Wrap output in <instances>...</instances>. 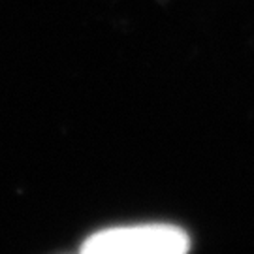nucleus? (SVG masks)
Returning <instances> with one entry per match:
<instances>
[{
	"label": "nucleus",
	"mask_w": 254,
	"mask_h": 254,
	"mask_svg": "<svg viewBox=\"0 0 254 254\" xmlns=\"http://www.w3.org/2000/svg\"><path fill=\"white\" fill-rule=\"evenodd\" d=\"M189 249V236L175 226L147 224V226L109 228L92 234L83 253L89 254H181Z\"/></svg>",
	"instance_id": "obj_1"
}]
</instances>
